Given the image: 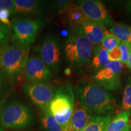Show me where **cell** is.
Segmentation results:
<instances>
[{
	"label": "cell",
	"instance_id": "1",
	"mask_svg": "<svg viewBox=\"0 0 131 131\" xmlns=\"http://www.w3.org/2000/svg\"><path fill=\"white\" fill-rule=\"evenodd\" d=\"M75 92L80 104L94 114L107 115L115 108L114 96L95 82L82 80L75 86Z\"/></svg>",
	"mask_w": 131,
	"mask_h": 131
},
{
	"label": "cell",
	"instance_id": "2",
	"mask_svg": "<svg viewBox=\"0 0 131 131\" xmlns=\"http://www.w3.org/2000/svg\"><path fill=\"white\" fill-rule=\"evenodd\" d=\"M94 46L81 29H72L64 45V55L70 66L80 68L91 63Z\"/></svg>",
	"mask_w": 131,
	"mask_h": 131
},
{
	"label": "cell",
	"instance_id": "3",
	"mask_svg": "<svg viewBox=\"0 0 131 131\" xmlns=\"http://www.w3.org/2000/svg\"><path fill=\"white\" fill-rule=\"evenodd\" d=\"M74 106L75 96L71 85L68 84L58 88L49 109L64 131L70 127Z\"/></svg>",
	"mask_w": 131,
	"mask_h": 131
},
{
	"label": "cell",
	"instance_id": "4",
	"mask_svg": "<svg viewBox=\"0 0 131 131\" xmlns=\"http://www.w3.org/2000/svg\"><path fill=\"white\" fill-rule=\"evenodd\" d=\"M29 51V47L15 41L0 49V66L9 77H18L24 72Z\"/></svg>",
	"mask_w": 131,
	"mask_h": 131
},
{
	"label": "cell",
	"instance_id": "5",
	"mask_svg": "<svg viewBox=\"0 0 131 131\" xmlns=\"http://www.w3.org/2000/svg\"><path fill=\"white\" fill-rule=\"evenodd\" d=\"M33 121L34 115L30 108L19 101L10 102L0 111V123L6 128H26L32 125Z\"/></svg>",
	"mask_w": 131,
	"mask_h": 131
},
{
	"label": "cell",
	"instance_id": "6",
	"mask_svg": "<svg viewBox=\"0 0 131 131\" xmlns=\"http://www.w3.org/2000/svg\"><path fill=\"white\" fill-rule=\"evenodd\" d=\"M45 21L40 18H17L13 19L12 41L29 47L35 41L38 31L44 26Z\"/></svg>",
	"mask_w": 131,
	"mask_h": 131
},
{
	"label": "cell",
	"instance_id": "7",
	"mask_svg": "<svg viewBox=\"0 0 131 131\" xmlns=\"http://www.w3.org/2000/svg\"><path fill=\"white\" fill-rule=\"evenodd\" d=\"M26 95L42 111L48 109L57 90L47 83H30L23 88Z\"/></svg>",
	"mask_w": 131,
	"mask_h": 131
},
{
	"label": "cell",
	"instance_id": "8",
	"mask_svg": "<svg viewBox=\"0 0 131 131\" xmlns=\"http://www.w3.org/2000/svg\"><path fill=\"white\" fill-rule=\"evenodd\" d=\"M123 64L119 61H109L107 66L98 70L94 76L95 83L108 91H118L121 88L120 74Z\"/></svg>",
	"mask_w": 131,
	"mask_h": 131
},
{
	"label": "cell",
	"instance_id": "9",
	"mask_svg": "<svg viewBox=\"0 0 131 131\" xmlns=\"http://www.w3.org/2000/svg\"><path fill=\"white\" fill-rule=\"evenodd\" d=\"M40 58L55 73L59 72L61 67V49L58 38L49 35L44 39L38 49Z\"/></svg>",
	"mask_w": 131,
	"mask_h": 131
},
{
	"label": "cell",
	"instance_id": "10",
	"mask_svg": "<svg viewBox=\"0 0 131 131\" xmlns=\"http://www.w3.org/2000/svg\"><path fill=\"white\" fill-rule=\"evenodd\" d=\"M76 4L88 20L100 23L109 27L114 23L112 16L100 1L81 0L77 1Z\"/></svg>",
	"mask_w": 131,
	"mask_h": 131
},
{
	"label": "cell",
	"instance_id": "11",
	"mask_svg": "<svg viewBox=\"0 0 131 131\" xmlns=\"http://www.w3.org/2000/svg\"><path fill=\"white\" fill-rule=\"evenodd\" d=\"M24 76L30 83H47L52 78V73L40 57H29L24 69Z\"/></svg>",
	"mask_w": 131,
	"mask_h": 131
},
{
	"label": "cell",
	"instance_id": "12",
	"mask_svg": "<svg viewBox=\"0 0 131 131\" xmlns=\"http://www.w3.org/2000/svg\"><path fill=\"white\" fill-rule=\"evenodd\" d=\"M81 29L94 47L101 45L104 36L107 32L104 24L88 19L83 23Z\"/></svg>",
	"mask_w": 131,
	"mask_h": 131
},
{
	"label": "cell",
	"instance_id": "13",
	"mask_svg": "<svg viewBox=\"0 0 131 131\" xmlns=\"http://www.w3.org/2000/svg\"><path fill=\"white\" fill-rule=\"evenodd\" d=\"M15 14L29 16L42 14L45 10V2L36 0H15Z\"/></svg>",
	"mask_w": 131,
	"mask_h": 131
},
{
	"label": "cell",
	"instance_id": "14",
	"mask_svg": "<svg viewBox=\"0 0 131 131\" xmlns=\"http://www.w3.org/2000/svg\"><path fill=\"white\" fill-rule=\"evenodd\" d=\"M94 116V114L89 109L80 104L73 110L70 119V128L73 131H81Z\"/></svg>",
	"mask_w": 131,
	"mask_h": 131
},
{
	"label": "cell",
	"instance_id": "15",
	"mask_svg": "<svg viewBox=\"0 0 131 131\" xmlns=\"http://www.w3.org/2000/svg\"><path fill=\"white\" fill-rule=\"evenodd\" d=\"M109 32L120 42L131 48V26L122 23H114L109 27Z\"/></svg>",
	"mask_w": 131,
	"mask_h": 131
},
{
	"label": "cell",
	"instance_id": "16",
	"mask_svg": "<svg viewBox=\"0 0 131 131\" xmlns=\"http://www.w3.org/2000/svg\"><path fill=\"white\" fill-rule=\"evenodd\" d=\"M66 14L68 22L72 29H81L83 23L88 19L76 3H72L66 10Z\"/></svg>",
	"mask_w": 131,
	"mask_h": 131
},
{
	"label": "cell",
	"instance_id": "17",
	"mask_svg": "<svg viewBox=\"0 0 131 131\" xmlns=\"http://www.w3.org/2000/svg\"><path fill=\"white\" fill-rule=\"evenodd\" d=\"M131 120V112L123 111L112 119L104 131H123Z\"/></svg>",
	"mask_w": 131,
	"mask_h": 131
},
{
	"label": "cell",
	"instance_id": "18",
	"mask_svg": "<svg viewBox=\"0 0 131 131\" xmlns=\"http://www.w3.org/2000/svg\"><path fill=\"white\" fill-rule=\"evenodd\" d=\"M94 55L92 58V64L96 69H101L109 63V52L101 45L94 48Z\"/></svg>",
	"mask_w": 131,
	"mask_h": 131
},
{
	"label": "cell",
	"instance_id": "19",
	"mask_svg": "<svg viewBox=\"0 0 131 131\" xmlns=\"http://www.w3.org/2000/svg\"><path fill=\"white\" fill-rule=\"evenodd\" d=\"M112 119V116L110 115H94L81 131H104Z\"/></svg>",
	"mask_w": 131,
	"mask_h": 131
},
{
	"label": "cell",
	"instance_id": "20",
	"mask_svg": "<svg viewBox=\"0 0 131 131\" xmlns=\"http://www.w3.org/2000/svg\"><path fill=\"white\" fill-rule=\"evenodd\" d=\"M41 122L44 131H64L48 109L42 111Z\"/></svg>",
	"mask_w": 131,
	"mask_h": 131
},
{
	"label": "cell",
	"instance_id": "21",
	"mask_svg": "<svg viewBox=\"0 0 131 131\" xmlns=\"http://www.w3.org/2000/svg\"><path fill=\"white\" fill-rule=\"evenodd\" d=\"M122 109L123 111L131 112V76L128 77L126 83L123 96Z\"/></svg>",
	"mask_w": 131,
	"mask_h": 131
},
{
	"label": "cell",
	"instance_id": "22",
	"mask_svg": "<svg viewBox=\"0 0 131 131\" xmlns=\"http://www.w3.org/2000/svg\"><path fill=\"white\" fill-rule=\"evenodd\" d=\"M119 42L120 41L115 36L111 34V32H107L104 36V39L101 42V45L109 52L114 48L118 46Z\"/></svg>",
	"mask_w": 131,
	"mask_h": 131
},
{
	"label": "cell",
	"instance_id": "23",
	"mask_svg": "<svg viewBox=\"0 0 131 131\" xmlns=\"http://www.w3.org/2000/svg\"><path fill=\"white\" fill-rule=\"evenodd\" d=\"M9 27L0 23V49L7 43L9 38Z\"/></svg>",
	"mask_w": 131,
	"mask_h": 131
},
{
	"label": "cell",
	"instance_id": "24",
	"mask_svg": "<svg viewBox=\"0 0 131 131\" xmlns=\"http://www.w3.org/2000/svg\"><path fill=\"white\" fill-rule=\"evenodd\" d=\"M0 10H6L11 14H15V2L13 0H0Z\"/></svg>",
	"mask_w": 131,
	"mask_h": 131
},
{
	"label": "cell",
	"instance_id": "25",
	"mask_svg": "<svg viewBox=\"0 0 131 131\" xmlns=\"http://www.w3.org/2000/svg\"><path fill=\"white\" fill-rule=\"evenodd\" d=\"M118 46L122 52V57H121L119 62L123 64H127L129 58V53H130L129 47L122 42H119Z\"/></svg>",
	"mask_w": 131,
	"mask_h": 131
},
{
	"label": "cell",
	"instance_id": "26",
	"mask_svg": "<svg viewBox=\"0 0 131 131\" xmlns=\"http://www.w3.org/2000/svg\"><path fill=\"white\" fill-rule=\"evenodd\" d=\"M11 14L6 10H0V23L10 27L12 26V22L9 20Z\"/></svg>",
	"mask_w": 131,
	"mask_h": 131
},
{
	"label": "cell",
	"instance_id": "27",
	"mask_svg": "<svg viewBox=\"0 0 131 131\" xmlns=\"http://www.w3.org/2000/svg\"><path fill=\"white\" fill-rule=\"evenodd\" d=\"M122 57V52L119 46L109 52V58L110 61H119Z\"/></svg>",
	"mask_w": 131,
	"mask_h": 131
},
{
	"label": "cell",
	"instance_id": "28",
	"mask_svg": "<svg viewBox=\"0 0 131 131\" xmlns=\"http://www.w3.org/2000/svg\"><path fill=\"white\" fill-rule=\"evenodd\" d=\"M71 4L69 1H57L55 3L57 9L59 11H66Z\"/></svg>",
	"mask_w": 131,
	"mask_h": 131
},
{
	"label": "cell",
	"instance_id": "29",
	"mask_svg": "<svg viewBox=\"0 0 131 131\" xmlns=\"http://www.w3.org/2000/svg\"><path fill=\"white\" fill-rule=\"evenodd\" d=\"M6 77H5L4 70L0 67V97L3 95V93L5 92V88L6 86Z\"/></svg>",
	"mask_w": 131,
	"mask_h": 131
},
{
	"label": "cell",
	"instance_id": "30",
	"mask_svg": "<svg viewBox=\"0 0 131 131\" xmlns=\"http://www.w3.org/2000/svg\"><path fill=\"white\" fill-rule=\"evenodd\" d=\"M126 11L128 13L129 15H131V0L130 1H128L126 3Z\"/></svg>",
	"mask_w": 131,
	"mask_h": 131
},
{
	"label": "cell",
	"instance_id": "31",
	"mask_svg": "<svg viewBox=\"0 0 131 131\" xmlns=\"http://www.w3.org/2000/svg\"><path fill=\"white\" fill-rule=\"evenodd\" d=\"M129 50H130V53H129V58L128 60V61L127 63V67L131 70V48H129Z\"/></svg>",
	"mask_w": 131,
	"mask_h": 131
},
{
	"label": "cell",
	"instance_id": "32",
	"mask_svg": "<svg viewBox=\"0 0 131 131\" xmlns=\"http://www.w3.org/2000/svg\"><path fill=\"white\" fill-rule=\"evenodd\" d=\"M130 129H131V120H130V123H129L128 125H127L126 126V128L124 129L123 131H129V130H130Z\"/></svg>",
	"mask_w": 131,
	"mask_h": 131
},
{
	"label": "cell",
	"instance_id": "33",
	"mask_svg": "<svg viewBox=\"0 0 131 131\" xmlns=\"http://www.w3.org/2000/svg\"><path fill=\"white\" fill-rule=\"evenodd\" d=\"M0 131H4V130H3V128H2V127L1 126V125H0Z\"/></svg>",
	"mask_w": 131,
	"mask_h": 131
},
{
	"label": "cell",
	"instance_id": "34",
	"mask_svg": "<svg viewBox=\"0 0 131 131\" xmlns=\"http://www.w3.org/2000/svg\"><path fill=\"white\" fill-rule=\"evenodd\" d=\"M129 131H131V129H130V130H129Z\"/></svg>",
	"mask_w": 131,
	"mask_h": 131
}]
</instances>
